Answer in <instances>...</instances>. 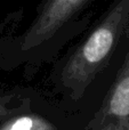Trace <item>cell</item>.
Here are the masks:
<instances>
[{"instance_id": "8992f818", "label": "cell", "mask_w": 129, "mask_h": 130, "mask_svg": "<svg viewBox=\"0 0 129 130\" xmlns=\"http://www.w3.org/2000/svg\"><path fill=\"white\" fill-rule=\"evenodd\" d=\"M5 26H6V22H0V34L2 33V31H4Z\"/></svg>"}, {"instance_id": "6da1fadb", "label": "cell", "mask_w": 129, "mask_h": 130, "mask_svg": "<svg viewBox=\"0 0 129 130\" xmlns=\"http://www.w3.org/2000/svg\"><path fill=\"white\" fill-rule=\"evenodd\" d=\"M129 25V0H117L64 65L63 86L75 98L107 63Z\"/></svg>"}, {"instance_id": "3957f363", "label": "cell", "mask_w": 129, "mask_h": 130, "mask_svg": "<svg viewBox=\"0 0 129 130\" xmlns=\"http://www.w3.org/2000/svg\"><path fill=\"white\" fill-rule=\"evenodd\" d=\"M91 130H129V53L91 123Z\"/></svg>"}, {"instance_id": "277c9868", "label": "cell", "mask_w": 129, "mask_h": 130, "mask_svg": "<svg viewBox=\"0 0 129 130\" xmlns=\"http://www.w3.org/2000/svg\"><path fill=\"white\" fill-rule=\"evenodd\" d=\"M0 130H58L50 121L37 114L16 117L6 121Z\"/></svg>"}, {"instance_id": "7a4b0ae2", "label": "cell", "mask_w": 129, "mask_h": 130, "mask_svg": "<svg viewBox=\"0 0 129 130\" xmlns=\"http://www.w3.org/2000/svg\"><path fill=\"white\" fill-rule=\"evenodd\" d=\"M90 0H47L22 39L27 50L50 39Z\"/></svg>"}, {"instance_id": "5b68a950", "label": "cell", "mask_w": 129, "mask_h": 130, "mask_svg": "<svg viewBox=\"0 0 129 130\" xmlns=\"http://www.w3.org/2000/svg\"><path fill=\"white\" fill-rule=\"evenodd\" d=\"M8 101H9L8 97H6V98H1V97H0V120L6 118L7 115H9V113H10V110L7 107Z\"/></svg>"}]
</instances>
